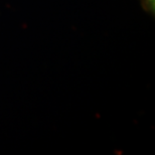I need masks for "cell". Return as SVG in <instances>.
<instances>
[{
  "label": "cell",
  "mask_w": 155,
  "mask_h": 155,
  "mask_svg": "<svg viewBox=\"0 0 155 155\" xmlns=\"http://www.w3.org/2000/svg\"><path fill=\"white\" fill-rule=\"evenodd\" d=\"M152 1H153V0H152ZM144 4H145V5H146V4H147V5H149L148 7H150V8H151V5H152V6L154 5V4H152V3H151V0H145V3H144Z\"/></svg>",
  "instance_id": "1"
}]
</instances>
